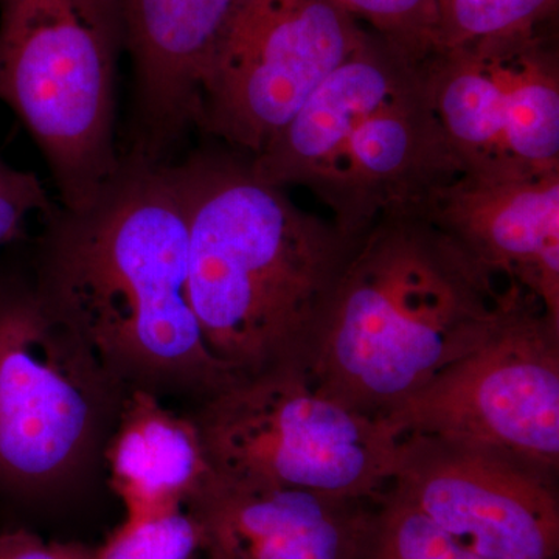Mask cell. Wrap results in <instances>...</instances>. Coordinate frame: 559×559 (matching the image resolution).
<instances>
[{
    "mask_svg": "<svg viewBox=\"0 0 559 559\" xmlns=\"http://www.w3.org/2000/svg\"><path fill=\"white\" fill-rule=\"evenodd\" d=\"M32 278L128 390L201 403L240 380L205 344L189 293V231L170 164L121 157L91 204L40 218Z\"/></svg>",
    "mask_w": 559,
    "mask_h": 559,
    "instance_id": "obj_1",
    "label": "cell"
},
{
    "mask_svg": "<svg viewBox=\"0 0 559 559\" xmlns=\"http://www.w3.org/2000/svg\"><path fill=\"white\" fill-rule=\"evenodd\" d=\"M170 168L189 231L191 307L210 352L240 378L300 366L358 240L221 143Z\"/></svg>",
    "mask_w": 559,
    "mask_h": 559,
    "instance_id": "obj_2",
    "label": "cell"
},
{
    "mask_svg": "<svg viewBox=\"0 0 559 559\" xmlns=\"http://www.w3.org/2000/svg\"><path fill=\"white\" fill-rule=\"evenodd\" d=\"M516 288L421 213H388L356 241L300 366L380 418L477 347Z\"/></svg>",
    "mask_w": 559,
    "mask_h": 559,
    "instance_id": "obj_3",
    "label": "cell"
},
{
    "mask_svg": "<svg viewBox=\"0 0 559 559\" xmlns=\"http://www.w3.org/2000/svg\"><path fill=\"white\" fill-rule=\"evenodd\" d=\"M249 159L267 182L311 191L353 241L388 213L421 212L463 173L421 66L370 33Z\"/></svg>",
    "mask_w": 559,
    "mask_h": 559,
    "instance_id": "obj_4",
    "label": "cell"
},
{
    "mask_svg": "<svg viewBox=\"0 0 559 559\" xmlns=\"http://www.w3.org/2000/svg\"><path fill=\"white\" fill-rule=\"evenodd\" d=\"M128 392L32 274H0L2 491L57 498L97 476Z\"/></svg>",
    "mask_w": 559,
    "mask_h": 559,
    "instance_id": "obj_5",
    "label": "cell"
},
{
    "mask_svg": "<svg viewBox=\"0 0 559 559\" xmlns=\"http://www.w3.org/2000/svg\"><path fill=\"white\" fill-rule=\"evenodd\" d=\"M116 0H0V102L36 143L61 207L91 204L121 164Z\"/></svg>",
    "mask_w": 559,
    "mask_h": 559,
    "instance_id": "obj_6",
    "label": "cell"
},
{
    "mask_svg": "<svg viewBox=\"0 0 559 559\" xmlns=\"http://www.w3.org/2000/svg\"><path fill=\"white\" fill-rule=\"evenodd\" d=\"M190 414L223 479L377 500L395 468L384 423L320 392L299 364L240 378Z\"/></svg>",
    "mask_w": 559,
    "mask_h": 559,
    "instance_id": "obj_7",
    "label": "cell"
},
{
    "mask_svg": "<svg viewBox=\"0 0 559 559\" xmlns=\"http://www.w3.org/2000/svg\"><path fill=\"white\" fill-rule=\"evenodd\" d=\"M425 436L506 452L559 473V323L518 286L487 337L380 417Z\"/></svg>",
    "mask_w": 559,
    "mask_h": 559,
    "instance_id": "obj_8",
    "label": "cell"
},
{
    "mask_svg": "<svg viewBox=\"0 0 559 559\" xmlns=\"http://www.w3.org/2000/svg\"><path fill=\"white\" fill-rule=\"evenodd\" d=\"M366 36L334 0H240L202 76L198 130L257 156Z\"/></svg>",
    "mask_w": 559,
    "mask_h": 559,
    "instance_id": "obj_9",
    "label": "cell"
},
{
    "mask_svg": "<svg viewBox=\"0 0 559 559\" xmlns=\"http://www.w3.org/2000/svg\"><path fill=\"white\" fill-rule=\"evenodd\" d=\"M543 27L440 49L419 64L463 171L559 170V58Z\"/></svg>",
    "mask_w": 559,
    "mask_h": 559,
    "instance_id": "obj_10",
    "label": "cell"
},
{
    "mask_svg": "<svg viewBox=\"0 0 559 559\" xmlns=\"http://www.w3.org/2000/svg\"><path fill=\"white\" fill-rule=\"evenodd\" d=\"M485 559H558L557 474L425 436L399 439L385 488Z\"/></svg>",
    "mask_w": 559,
    "mask_h": 559,
    "instance_id": "obj_11",
    "label": "cell"
},
{
    "mask_svg": "<svg viewBox=\"0 0 559 559\" xmlns=\"http://www.w3.org/2000/svg\"><path fill=\"white\" fill-rule=\"evenodd\" d=\"M130 55L132 102L121 156L178 159L197 128L202 76L240 0H116Z\"/></svg>",
    "mask_w": 559,
    "mask_h": 559,
    "instance_id": "obj_12",
    "label": "cell"
},
{
    "mask_svg": "<svg viewBox=\"0 0 559 559\" xmlns=\"http://www.w3.org/2000/svg\"><path fill=\"white\" fill-rule=\"evenodd\" d=\"M419 213L481 266L527 290L559 323V170L463 171Z\"/></svg>",
    "mask_w": 559,
    "mask_h": 559,
    "instance_id": "obj_13",
    "label": "cell"
},
{
    "mask_svg": "<svg viewBox=\"0 0 559 559\" xmlns=\"http://www.w3.org/2000/svg\"><path fill=\"white\" fill-rule=\"evenodd\" d=\"M186 509L201 559H364L374 500L210 477Z\"/></svg>",
    "mask_w": 559,
    "mask_h": 559,
    "instance_id": "obj_14",
    "label": "cell"
},
{
    "mask_svg": "<svg viewBox=\"0 0 559 559\" xmlns=\"http://www.w3.org/2000/svg\"><path fill=\"white\" fill-rule=\"evenodd\" d=\"M109 487L124 518L186 509L213 476L204 441L191 414L130 390L105 451Z\"/></svg>",
    "mask_w": 559,
    "mask_h": 559,
    "instance_id": "obj_15",
    "label": "cell"
},
{
    "mask_svg": "<svg viewBox=\"0 0 559 559\" xmlns=\"http://www.w3.org/2000/svg\"><path fill=\"white\" fill-rule=\"evenodd\" d=\"M364 559H485L385 489L374 500Z\"/></svg>",
    "mask_w": 559,
    "mask_h": 559,
    "instance_id": "obj_16",
    "label": "cell"
},
{
    "mask_svg": "<svg viewBox=\"0 0 559 559\" xmlns=\"http://www.w3.org/2000/svg\"><path fill=\"white\" fill-rule=\"evenodd\" d=\"M558 0H437L439 49L540 27Z\"/></svg>",
    "mask_w": 559,
    "mask_h": 559,
    "instance_id": "obj_17",
    "label": "cell"
},
{
    "mask_svg": "<svg viewBox=\"0 0 559 559\" xmlns=\"http://www.w3.org/2000/svg\"><path fill=\"white\" fill-rule=\"evenodd\" d=\"M200 524L187 509L124 518L92 559H201Z\"/></svg>",
    "mask_w": 559,
    "mask_h": 559,
    "instance_id": "obj_18",
    "label": "cell"
},
{
    "mask_svg": "<svg viewBox=\"0 0 559 559\" xmlns=\"http://www.w3.org/2000/svg\"><path fill=\"white\" fill-rule=\"evenodd\" d=\"M356 21H366L378 38L423 64L439 49L437 0H334Z\"/></svg>",
    "mask_w": 559,
    "mask_h": 559,
    "instance_id": "obj_19",
    "label": "cell"
},
{
    "mask_svg": "<svg viewBox=\"0 0 559 559\" xmlns=\"http://www.w3.org/2000/svg\"><path fill=\"white\" fill-rule=\"evenodd\" d=\"M55 205L35 173L0 159V249L20 240L32 216L43 218Z\"/></svg>",
    "mask_w": 559,
    "mask_h": 559,
    "instance_id": "obj_20",
    "label": "cell"
},
{
    "mask_svg": "<svg viewBox=\"0 0 559 559\" xmlns=\"http://www.w3.org/2000/svg\"><path fill=\"white\" fill-rule=\"evenodd\" d=\"M91 547L75 540H47L28 530L0 533V559H92Z\"/></svg>",
    "mask_w": 559,
    "mask_h": 559,
    "instance_id": "obj_21",
    "label": "cell"
}]
</instances>
